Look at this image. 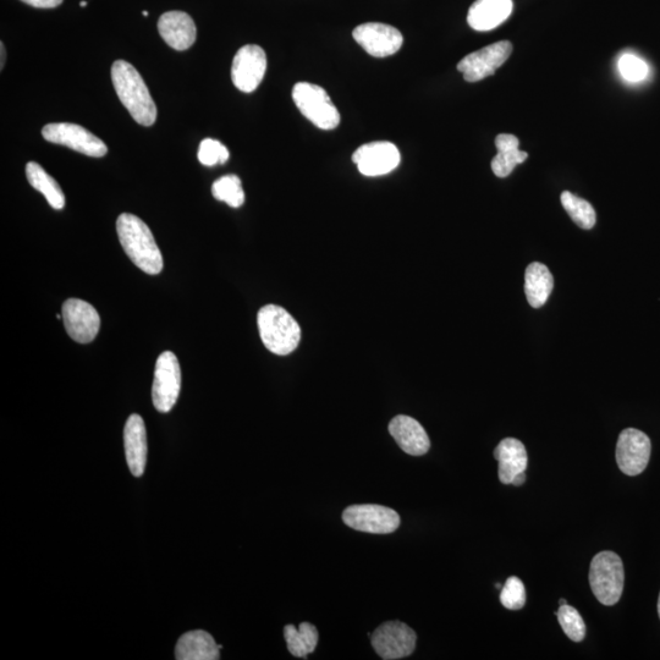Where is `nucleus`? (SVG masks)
<instances>
[{
  "instance_id": "6ab92c4d",
  "label": "nucleus",
  "mask_w": 660,
  "mask_h": 660,
  "mask_svg": "<svg viewBox=\"0 0 660 660\" xmlns=\"http://www.w3.org/2000/svg\"><path fill=\"white\" fill-rule=\"evenodd\" d=\"M513 0H476L467 15L473 30L486 32L497 29L513 13Z\"/></svg>"
},
{
  "instance_id": "0eeeda50",
  "label": "nucleus",
  "mask_w": 660,
  "mask_h": 660,
  "mask_svg": "<svg viewBox=\"0 0 660 660\" xmlns=\"http://www.w3.org/2000/svg\"><path fill=\"white\" fill-rule=\"evenodd\" d=\"M343 521L352 530L373 535H389L400 526V516L395 510L376 504L349 506L344 510Z\"/></svg>"
},
{
  "instance_id": "ddd939ff",
  "label": "nucleus",
  "mask_w": 660,
  "mask_h": 660,
  "mask_svg": "<svg viewBox=\"0 0 660 660\" xmlns=\"http://www.w3.org/2000/svg\"><path fill=\"white\" fill-rule=\"evenodd\" d=\"M63 322L69 337L79 344L92 343L101 328L95 307L79 299H68L62 308Z\"/></svg>"
},
{
  "instance_id": "423d86ee",
  "label": "nucleus",
  "mask_w": 660,
  "mask_h": 660,
  "mask_svg": "<svg viewBox=\"0 0 660 660\" xmlns=\"http://www.w3.org/2000/svg\"><path fill=\"white\" fill-rule=\"evenodd\" d=\"M181 390V368L178 357L165 351L158 357L152 385V400L157 411L167 414L179 399Z\"/></svg>"
},
{
  "instance_id": "2f4dec72",
  "label": "nucleus",
  "mask_w": 660,
  "mask_h": 660,
  "mask_svg": "<svg viewBox=\"0 0 660 660\" xmlns=\"http://www.w3.org/2000/svg\"><path fill=\"white\" fill-rule=\"evenodd\" d=\"M25 4L31 5V7L41 8V9H52L59 7L64 0H21Z\"/></svg>"
},
{
  "instance_id": "b1692460",
  "label": "nucleus",
  "mask_w": 660,
  "mask_h": 660,
  "mask_svg": "<svg viewBox=\"0 0 660 660\" xmlns=\"http://www.w3.org/2000/svg\"><path fill=\"white\" fill-rule=\"evenodd\" d=\"M26 176L33 189L40 191L47 198L49 206L57 209V211L65 207V196L62 187L40 164L36 162L27 163Z\"/></svg>"
},
{
  "instance_id": "f3484780",
  "label": "nucleus",
  "mask_w": 660,
  "mask_h": 660,
  "mask_svg": "<svg viewBox=\"0 0 660 660\" xmlns=\"http://www.w3.org/2000/svg\"><path fill=\"white\" fill-rule=\"evenodd\" d=\"M389 433L399 447L411 456H422L431 448L426 429L415 418L399 415L389 423Z\"/></svg>"
},
{
  "instance_id": "39448f33",
  "label": "nucleus",
  "mask_w": 660,
  "mask_h": 660,
  "mask_svg": "<svg viewBox=\"0 0 660 660\" xmlns=\"http://www.w3.org/2000/svg\"><path fill=\"white\" fill-rule=\"evenodd\" d=\"M293 99L301 114L318 129L329 131L338 128L339 110L321 86L299 82L294 86Z\"/></svg>"
},
{
  "instance_id": "c9c22d12",
  "label": "nucleus",
  "mask_w": 660,
  "mask_h": 660,
  "mask_svg": "<svg viewBox=\"0 0 660 660\" xmlns=\"http://www.w3.org/2000/svg\"><path fill=\"white\" fill-rule=\"evenodd\" d=\"M658 614L660 618V594H659V599H658Z\"/></svg>"
},
{
  "instance_id": "58836bf2",
  "label": "nucleus",
  "mask_w": 660,
  "mask_h": 660,
  "mask_svg": "<svg viewBox=\"0 0 660 660\" xmlns=\"http://www.w3.org/2000/svg\"><path fill=\"white\" fill-rule=\"evenodd\" d=\"M142 14H143V16H146V18H147V16H148V11H143Z\"/></svg>"
},
{
  "instance_id": "cd10ccee",
  "label": "nucleus",
  "mask_w": 660,
  "mask_h": 660,
  "mask_svg": "<svg viewBox=\"0 0 660 660\" xmlns=\"http://www.w3.org/2000/svg\"><path fill=\"white\" fill-rule=\"evenodd\" d=\"M561 629L571 641L581 642L586 637V624L582 616L574 607L569 604L560 605L557 613Z\"/></svg>"
},
{
  "instance_id": "9b49d317",
  "label": "nucleus",
  "mask_w": 660,
  "mask_h": 660,
  "mask_svg": "<svg viewBox=\"0 0 660 660\" xmlns=\"http://www.w3.org/2000/svg\"><path fill=\"white\" fill-rule=\"evenodd\" d=\"M266 70V52L256 44H246L235 55L231 66V80L241 92L251 93L260 86Z\"/></svg>"
},
{
  "instance_id": "f8f14e48",
  "label": "nucleus",
  "mask_w": 660,
  "mask_h": 660,
  "mask_svg": "<svg viewBox=\"0 0 660 660\" xmlns=\"http://www.w3.org/2000/svg\"><path fill=\"white\" fill-rule=\"evenodd\" d=\"M513 44L502 41L484 47L480 51L466 55L458 64V70L467 82H478L495 74L500 66L510 58Z\"/></svg>"
},
{
  "instance_id": "20e7f679",
  "label": "nucleus",
  "mask_w": 660,
  "mask_h": 660,
  "mask_svg": "<svg viewBox=\"0 0 660 660\" xmlns=\"http://www.w3.org/2000/svg\"><path fill=\"white\" fill-rule=\"evenodd\" d=\"M625 571L618 554L605 550L592 559L590 568L591 590L607 607H612L623 596Z\"/></svg>"
},
{
  "instance_id": "1a4fd4ad",
  "label": "nucleus",
  "mask_w": 660,
  "mask_h": 660,
  "mask_svg": "<svg viewBox=\"0 0 660 660\" xmlns=\"http://www.w3.org/2000/svg\"><path fill=\"white\" fill-rule=\"evenodd\" d=\"M42 136L48 142L71 148L88 157L101 158L106 156V143L92 132L80 125L70 123H53L44 126Z\"/></svg>"
},
{
  "instance_id": "4be33fe9",
  "label": "nucleus",
  "mask_w": 660,
  "mask_h": 660,
  "mask_svg": "<svg viewBox=\"0 0 660 660\" xmlns=\"http://www.w3.org/2000/svg\"><path fill=\"white\" fill-rule=\"evenodd\" d=\"M554 288V279L547 266L533 262L525 273V294L528 304L533 308L542 307L549 299Z\"/></svg>"
},
{
  "instance_id": "c85d7f7f",
  "label": "nucleus",
  "mask_w": 660,
  "mask_h": 660,
  "mask_svg": "<svg viewBox=\"0 0 660 660\" xmlns=\"http://www.w3.org/2000/svg\"><path fill=\"white\" fill-rule=\"evenodd\" d=\"M500 602L506 609L520 610L526 604V588L519 577L511 576L500 592Z\"/></svg>"
},
{
  "instance_id": "aec40b11",
  "label": "nucleus",
  "mask_w": 660,
  "mask_h": 660,
  "mask_svg": "<svg viewBox=\"0 0 660 660\" xmlns=\"http://www.w3.org/2000/svg\"><path fill=\"white\" fill-rule=\"evenodd\" d=\"M494 458L499 462V480L511 484L521 472H526L528 456L525 445L515 438H505L494 450Z\"/></svg>"
},
{
  "instance_id": "f704fd0d",
  "label": "nucleus",
  "mask_w": 660,
  "mask_h": 660,
  "mask_svg": "<svg viewBox=\"0 0 660 660\" xmlns=\"http://www.w3.org/2000/svg\"><path fill=\"white\" fill-rule=\"evenodd\" d=\"M559 603L560 605L568 604V602H566L565 599H560Z\"/></svg>"
},
{
  "instance_id": "bb28decb",
  "label": "nucleus",
  "mask_w": 660,
  "mask_h": 660,
  "mask_svg": "<svg viewBox=\"0 0 660 660\" xmlns=\"http://www.w3.org/2000/svg\"><path fill=\"white\" fill-rule=\"evenodd\" d=\"M212 195L216 200L233 208H239L245 202V192L242 190L239 176L236 175H225L214 181Z\"/></svg>"
},
{
  "instance_id": "412c9836",
  "label": "nucleus",
  "mask_w": 660,
  "mask_h": 660,
  "mask_svg": "<svg viewBox=\"0 0 660 660\" xmlns=\"http://www.w3.org/2000/svg\"><path fill=\"white\" fill-rule=\"evenodd\" d=\"M220 649L212 635L202 630L186 632L179 638L175 647V658L178 660H217Z\"/></svg>"
},
{
  "instance_id": "7c9ffc66",
  "label": "nucleus",
  "mask_w": 660,
  "mask_h": 660,
  "mask_svg": "<svg viewBox=\"0 0 660 660\" xmlns=\"http://www.w3.org/2000/svg\"><path fill=\"white\" fill-rule=\"evenodd\" d=\"M620 74L629 82H641L648 75V66L634 54H625L619 60Z\"/></svg>"
},
{
  "instance_id": "6e6552de",
  "label": "nucleus",
  "mask_w": 660,
  "mask_h": 660,
  "mask_svg": "<svg viewBox=\"0 0 660 660\" xmlns=\"http://www.w3.org/2000/svg\"><path fill=\"white\" fill-rule=\"evenodd\" d=\"M374 651L385 660L401 659L414 653L417 635L401 621H388L378 626L371 635Z\"/></svg>"
},
{
  "instance_id": "4c0bfd02",
  "label": "nucleus",
  "mask_w": 660,
  "mask_h": 660,
  "mask_svg": "<svg viewBox=\"0 0 660 660\" xmlns=\"http://www.w3.org/2000/svg\"><path fill=\"white\" fill-rule=\"evenodd\" d=\"M495 587H497L498 590H500V588H503L502 585H500V583H497V585H495Z\"/></svg>"
},
{
  "instance_id": "f257e3e1",
  "label": "nucleus",
  "mask_w": 660,
  "mask_h": 660,
  "mask_svg": "<svg viewBox=\"0 0 660 660\" xmlns=\"http://www.w3.org/2000/svg\"><path fill=\"white\" fill-rule=\"evenodd\" d=\"M117 233L126 255L137 268L151 275L163 271L162 252L142 219L130 213L121 214L117 220Z\"/></svg>"
},
{
  "instance_id": "f03ea898",
  "label": "nucleus",
  "mask_w": 660,
  "mask_h": 660,
  "mask_svg": "<svg viewBox=\"0 0 660 660\" xmlns=\"http://www.w3.org/2000/svg\"><path fill=\"white\" fill-rule=\"evenodd\" d=\"M115 92L136 123L152 126L157 120V107L150 90L134 66L117 60L112 66Z\"/></svg>"
},
{
  "instance_id": "c756f323",
  "label": "nucleus",
  "mask_w": 660,
  "mask_h": 660,
  "mask_svg": "<svg viewBox=\"0 0 660 660\" xmlns=\"http://www.w3.org/2000/svg\"><path fill=\"white\" fill-rule=\"evenodd\" d=\"M197 157L201 164L206 165V167H213V165L227 163L230 153L223 143L206 139L201 142Z\"/></svg>"
},
{
  "instance_id": "a211bd4d",
  "label": "nucleus",
  "mask_w": 660,
  "mask_h": 660,
  "mask_svg": "<svg viewBox=\"0 0 660 660\" xmlns=\"http://www.w3.org/2000/svg\"><path fill=\"white\" fill-rule=\"evenodd\" d=\"M124 444L130 472L141 477L146 469L148 447L145 421L140 415H131L126 421Z\"/></svg>"
},
{
  "instance_id": "72a5a7b5",
  "label": "nucleus",
  "mask_w": 660,
  "mask_h": 660,
  "mask_svg": "<svg viewBox=\"0 0 660 660\" xmlns=\"http://www.w3.org/2000/svg\"><path fill=\"white\" fill-rule=\"evenodd\" d=\"M0 54H2L0 55V57H2V60H0V69L3 70L5 65V58H7V55H5L7 53H5V47L3 42L0 43Z\"/></svg>"
},
{
  "instance_id": "dca6fc26",
  "label": "nucleus",
  "mask_w": 660,
  "mask_h": 660,
  "mask_svg": "<svg viewBox=\"0 0 660 660\" xmlns=\"http://www.w3.org/2000/svg\"><path fill=\"white\" fill-rule=\"evenodd\" d=\"M159 35L175 51H186L196 41L197 30L194 20L184 11H168L159 18Z\"/></svg>"
},
{
  "instance_id": "a878e982",
  "label": "nucleus",
  "mask_w": 660,
  "mask_h": 660,
  "mask_svg": "<svg viewBox=\"0 0 660 660\" xmlns=\"http://www.w3.org/2000/svg\"><path fill=\"white\" fill-rule=\"evenodd\" d=\"M561 205L580 228L590 230L596 225L597 214L590 202L564 191L561 194Z\"/></svg>"
},
{
  "instance_id": "5701e85b",
  "label": "nucleus",
  "mask_w": 660,
  "mask_h": 660,
  "mask_svg": "<svg viewBox=\"0 0 660 660\" xmlns=\"http://www.w3.org/2000/svg\"><path fill=\"white\" fill-rule=\"evenodd\" d=\"M498 154L493 158L492 170L498 178H506L515 169L517 164H522L528 158L525 151H520V141L514 135L502 134L495 139Z\"/></svg>"
},
{
  "instance_id": "e433bc0d",
  "label": "nucleus",
  "mask_w": 660,
  "mask_h": 660,
  "mask_svg": "<svg viewBox=\"0 0 660 660\" xmlns=\"http://www.w3.org/2000/svg\"><path fill=\"white\" fill-rule=\"evenodd\" d=\"M80 5H81V8H85L87 3L86 2H81Z\"/></svg>"
},
{
  "instance_id": "7ed1b4c3",
  "label": "nucleus",
  "mask_w": 660,
  "mask_h": 660,
  "mask_svg": "<svg viewBox=\"0 0 660 660\" xmlns=\"http://www.w3.org/2000/svg\"><path fill=\"white\" fill-rule=\"evenodd\" d=\"M258 330L264 346L275 355L286 356L297 349L301 328L285 308L267 305L258 311Z\"/></svg>"
},
{
  "instance_id": "4468645a",
  "label": "nucleus",
  "mask_w": 660,
  "mask_h": 660,
  "mask_svg": "<svg viewBox=\"0 0 660 660\" xmlns=\"http://www.w3.org/2000/svg\"><path fill=\"white\" fill-rule=\"evenodd\" d=\"M352 37L368 54L376 58L390 57L399 52L404 42L398 29L381 22H367L357 26Z\"/></svg>"
},
{
  "instance_id": "473e14b6",
  "label": "nucleus",
  "mask_w": 660,
  "mask_h": 660,
  "mask_svg": "<svg viewBox=\"0 0 660 660\" xmlns=\"http://www.w3.org/2000/svg\"><path fill=\"white\" fill-rule=\"evenodd\" d=\"M525 482H526V472H521V473H519V475H517L514 478V481L511 484H514V486H516V487H520Z\"/></svg>"
},
{
  "instance_id": "2eb2a0df",
  "label": "nucleus",
  "mask_w": 660,
  "mask_h": 660,
  "mask_svg": "<svg viewBox=\"0 0 660 660\" xmlns=\"http://www.w3.org/2000/svg\"><path fill=\"white\" fill-rule=\"evenodd\" d=\"M401 161L398 147L392 142L379 141L367 143L357 148L352 154V162L365 176H382L392 173Z\"/></svg>"
},
{
  "instance_id": "393cba45",
  "label": "nucleus",
  "mask_w": 660,
  "mask_h": 660,
  "mask_svg": "<svg viewBox=\"0 0 660 660\" xmlns=\"http://www.w3.org/2000/svg\"><path fill=\"white\" fill-rule=\"evenodd\" d=\"M284 637L289 652L296 658L307 659L308 654L315 652L319 635L315 625L302 623L299 629L294 625H286Z\"/></svg>"
},
{
  "instance_id": "9d476101",
  "label": "nucleus",
  "mask_w": 660,
  "mask_h": 660,
  "mask_svg": "<svg viewBox=\"0 0 660 660\" xmlns=\"http://www.w3.org/2000/svg\"><path fill=\"white\" fill-rule=\"evenodd\" d=\"M652 444L646 433L627 428L620 433L616 444V462L627 476H638L646 470L651 459Z\"/></svg>"
}]
</instances>
